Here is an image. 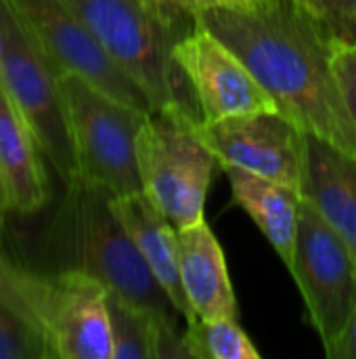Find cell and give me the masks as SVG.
<instances>
[{
    "label": "cell",
    "mask_w": 356,
    "mask_h": 359,
    "mask_svg": "<svg viewBox=\"0 0 356 359\" xmlns=\"http://www.w3.org/2000/svg\"><path fill=\"white\" fill-rule=\"evenodd\" d=\"M65 187L50 238L61 269H80L97 278L107 292L176 322L180 313L118 219L113 196L80 177Z\"/></svg>",
    "instance_id": "7a4b0ae2"
},
{
    "label": "cell",
    "mask_w": 356,
    "mask_h": 359,
    "mask_svg": "<svg viewBox=\"0 0 356 359\" xmlns=\"http://www.w3.org/2000/svg\"><path fill=\"white\" fill-rule=\"evenodd\" d=\"M40 156L38 141L0 84V179L10 210L19 215H34L48 202V179Z\"/></svg>",
    "instance_id": "2e32d148"
},
{
    "label": "cell",
    "mask_w": 356,
    "mask_h": 359,
    "mask_svg": "<svg viewBox=\"0 0 356 359\" xmlns=\"http://www.w3.org/2000/svg\"><path fill=\"white\" fill-rule=\"evenodd\" d=\"M44 294L46 276L21 269L0 255V301L8 303L42 328Z\"/></svg>",
    "instance_id": "ffe728a7"
},
{
    "label": "cell",
    "mask_w": 356,
    "mask_h": 359,
    "mask_svg": "<svg viewBox=\"0 0 356 359\" xmlns=\"http://www.w3.org/2000/svg\"><path fill=\"white\" fill-rule=\"evenodd\" d=\"M0 359H50L42 328L0 301Z\"/></svg>",
    "instance_id": "d6986e66"
},
{
    "label": "cell",
    "mask_w": 356,
    "mask_h": 359,
    "mask_svg": "<svg viewBox=\"0 0 356 359\" xmlns=\"http://www.w3.org/2000/svg\"><path fill=\"white\" fill-rule=\"evenodd\" d=\"M80 179L111 196L143 191L136 139L149 111L126 105L80 76L61 74Z\"/></svg>",
    "instance_id": "8992f818"
},
{
    "label": "cell",
    "mask_w": 356,
    "mask_h": 359,
    "mask_svg": "<svg viewBox=\"0 0 356 359\" xmlns=\"http://www.w3.org/2000/svg\"><path fill=\"white\" fill-rule=\"evenodd\" d=\"M302 196L334 231L348 244L356 259V156L306 133V166Z\"/></svg>",
    "instance_id": "7c38bea8"
},
{
    "label": "cell",
    "mask_w": 356,
    "mask_h": 359,
    "mask_svg": "<svg viewBox=\"0 0 356 359\" xmlns=\"http://www.w3.org/2000/svg\"><path fill=\"white\" fill-rule=\"evenodd\" d=\"M332 46H356V0H302Z\"/></svg>",
    "instance_id": "44dd1931"
},
{
    "label": "cell",
    "mask_w": 356,
    "mask_h": 359,
    "mask_svg": "<svg viewBox=\"0 0 356 359\" xmlns=\"http://www.w3.org/2000/svg\"><path fill=\"white\" fill-rule=\"evenodd\" d=\"M42 330L50 359H113L107 288L80 269L46 276Z\"/></svg>",
    "instance_id": "8fae6325"
},
{
    "label": "cell",
    "mask_w": 356,
    "mask_h": 359,
    "mask_svg": "<svg viewBox=\"0 0 356 359\" xmlns=\"http://www.w3.org/2000/svg\"><path fill=\"white\" fill-rule=\"evenodd\" d=\"M329 359H356V305L336 345L325 353Z\"/></svg>",
    "instance_id": "603a6c76"
},
{
    "label": "cell",
    "mask_w": 356,
    "mask_h": 359,
    "mask_svg": "<svg viewBox=\"0 0 356 359\" xmlns=\"http://www.w3.org/2000/svg\"><path fill=\"white\" fill-rule=\"evenodd\" d=\"M0 84L29 126L42 156L65 185L73 183L80 170L61 74L8 0H0Z\"/></svg>",
    "instance_id": "5b68a950"
},
{
    "label": "cell",
    "mask_w": 356,
    "mask_h": 359,
    "mask_svg": "<svg viewBox=\"0 0 356 359\" xmlns=\"http://www.w3.org/2000/svg\"><path fill=\"white\" fill-rule=\"evenodd\" d=\"M197 122L199 114L193 107L153 109L136 139L143 194L176 229L204 221L206 196L218 164Z\"/></svg>",
    "instance_id": "277c9868"
},
{
    "label": "cell",
    "mask_w": 356,
    "mask_h": 359,
    "mask_svg": "<svg viewBox=\"0 0 356 359\" xmlns=\"http://www.w3.org/2000/svg\"><path fill=\"white\" fill-rule=\"evenodd\" d=\"M334 69H336L346 107L356 124V46L334 48Z\"/></svg>",
    "instance_id": "7402d4cb"
},
{
    "label": "cell",
    "mask_w": 356,
    "mask_h": 359,
    "mask_svg": "<svg viewBox=\"0 0 356 359\" xmlns=\"http://www.w3.org/2000/svg\"><path fill=\"white\" fill-rule=\"evenodd\" d=\"M218 164H233L302 191L306 133L283 111H256L197 122Z\"/></svg>",
    "instance_id": "30bf717a"
},
{
    "label": "cell",
    "mask_w": 356,
    "mask_h": 359,
    "mask_svg": "<svg viewBox=\"0 0 356 359\" xmlns=\"http://www.w3.org/2000/svg\"><path fill=\"white\" fill-rule=\"evenodd\" d=\"M113 359H157L166 324H176L107 292Z\"/></svg>",
    "instance_id": "e0dca14e"
},
{
    "label": "cell",
    "mask_w": 356,
    "mask_h": 359,
    "mask_svg": "<svg viewBox=\"0 0 356 359\" xmlns=\"http://www.w3.org/2000/svg\"><path fill=\"white\" fill-rule=\"evenodd\" d=\"M168 2H174L191 13H197V11H204V8H212V6H225V0H168Z\"/></svg>",
    "instance_id": "cb8c5ba5"
},
{
    "label": "cell",
    "mask_w": 356,
    "mask_h": 359,
    "mask_svg": "<svg viewBox=\"0 0 356 359\" xmlns=\"http://www.w3.org/2000/svg\"><path fill=\"white\" fill-rule=\"evenodd\" d=\"M220 168L231 183L233 200L258 225L290 271L298 236V215L304 202L302 191L233 164H220Z\"/></svg>",
    "instance_id": "9a60e30c"
},
{
    "label": "cell",
    "mask_w": 356,
    "mask_h": 359,
    "mask_svg": "<svg viewBox=\"0 0 356 359\" xmlns=\"http://www.w3.org/2000/svg\"><path fill=\"white\" fill-rule=\"evenodd\" d=\"M273 0H225V6H258V4H269Z\"/></svg>",
    "instance_id": "d4e9b609"
},
{
    "label": "cell",
    "mask_w": 356,
    "mask_h": 359,
    "mask_svg": "<svg viewBox=\"0 0 356 359\" xmlns=\"http://www.w3.org/2000/svg\"><path fill=\"white\" fill-rule=\"evenodd\" d=\"M185 345L193 359H260L258 349L233 318L189 322Z\"/></svg>",
    "instance_id": "ac0fdd59"
},
{
    "label": "cell",
    "mask_w": 356,
    "mask_h": 359,
    "mask_svg": "<svg viewBox=\"0 0 356 359\" xmlns=\"http://www.w3.org/2000/svg\"><path fill=\"white\" fill-rule=\"evenodd\" d=\"M180 278L195 320H237V299L227 259L206 219L178 229Z\"/></svg>",
    "instance_id": "5bb4252c"
},
{
    "label": "cell",
    "mask_w": 356,
    "mask_h": 359,
    "mask_svg": "<svg viewBox=\"0 0 356 359\" xmlns=\"http://www.w3.org/2000/svg\"><path fill=\"white\" fill-rule=\"evenodd\" d=\"M296 2H302V0H296Z\"/></svg>",
    "instance_id": "4316f807"
},
{
    "label": "cell",
    "mask_w": 356,
    "mask_h": 359,
    "mask_svg": "<svg viewBox=\"0 0 356 359\" xmlns=\"http://www.w3.org/2000/svg\"><path fill=\"white\" fill-rule=\"evenodd\" d=\"M94 34L111 59L147 93L153 109L195 107L174 59L176 42L195 13L168 0H63Z\"/></svg>",
    "instance_id": "3957f363"
},
{
    "label": "cell",
    "mask_w": 356,
    "mask_h": 359,
    "mask_svg": "<svg viewBox=\"0 0 356 359\" xmlns=\"http://www.w3.org/2000/svg\"><path fill=\"white\" fill-rule=\"evenodd\" d=\"M111 206L126 231L134 240L153 276L159 280L180 318L189 324L195 320L180 278V244L178 229L157 210V206L143 194L113 196Z\"/></svg>",
    "instance_id": "4fadbf2b"
},
{
    "label": "cell",
    "mask_w": 356,
    "mask_h": 359,
    "mask_svg": "<svg viewBox=\"0 0 356 359\" xmlns=\"http://www.w3.org/2000/svg\"><path fill=\"white\" fill-rule=\"evenodd\" d=\"M290 273L325 353L336 345L356 305V259L321 212L302 202Z\"/></svg>",
    "instance_id": "52a82bcc"
},
{
    "label": "cell",
    "mask_w": 356,
    "mask_h": 359,
    "mask_svg": "<svg viewBox=\"0 0 356 359\" xmlns=\"http://www.w3.org/2000/svg\"><path fill=\"white\" fill-rule=\"evenodd\" d=\"M195 17L243 59L304 133L356 156V124L334 69V46L302 2L212 6Z\"/></svg>",
    "instance_id": "6da1fadb"
},
{
    "label": "cell",
    "mask_w": 356,
    "mask_h": 359,
    "mask_svg": "<svg viewBox=\"0 0 356 359\" xmlns=\"http://www.w3.org/2000/svg\"><path fill=\"white\" fill-rule=\"evenodd\" d=\"M59 74H73L105 95L153 111L147 93L103 48L94 34L63 0H8Z\"/></svg>",
    "instance_id": "ba28073f"
},
{
    "label": "cell",
    "mask_w": 356,
    "mask_h": 359,
    "mask_svg": "<svg viewBox=\"0 0 356 359\" xmlns=\"http://www.w3.org/2000/svg\"><path fill=\"white\" fill-rule=\"evenodd\" d=\"M174 59L187 78L201 122L256 111H281L243 59L197 17L176 42Z\"/></svg>",
    "instance_id": "9c48e42d"
},
{
    "label": "cell",
    "mask_w": 356,
    "mask_h": 359,
    "mask_svg": "<svg viewBox=\"0 0 356 359\" xmlns=\"http://www.w3.org/2000/svg\"><path fill=\"white\" fill-rule=\"evenodd\" d=\"M6 210H10V202H8L6 187H4V183H2V179H0V215L6 212Z\"/></svg>",
    "instance_id": "484cf974"
}]
</instances>
